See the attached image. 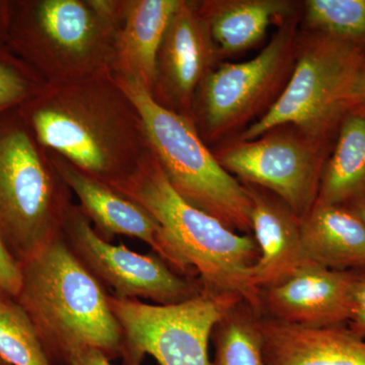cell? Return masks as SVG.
Segmentation results:
<instances>
[{"label":"cell","mask_w":365,"mask_h":365,"mask_svg":"<svg viewBox=\"0 0 365 365\" xmlns=\"http://www.w3.org/2000/svg\"><path fill=\"white\" fill-rule=\"evenodd\" d=\"M19 111L46 150L110 186L150 151L140 113L112 73L46 83Z\"/></svg>","instance_id":"1"},{"label":"cell","mask_w":365,"mask_h":365,"mask_svg":"<svg viewBox=\"0 0 365 365\" xmlns=\"http://www.w3.org/2000/svg\"><path fill=\"white\" fill-rule=\"evenodd\" d=\"M111 187L155 218L175 272L198 280L204 290L239 294L262 314L261 292L251 277L260 256L253 235L230 230L184 200L150 150L130 176Z\"/></svg>","instance_id":"2"},{"label":"cell","mask_w":365,"mask_h":365,"mask_svg":"<svg viewBox=\"0 0 365 365\" xmlns=\"http://www.w3.org/2000/svg\"><path fill=\"white\" fill-rule=\"evenodd\" d=\"M16 302L28 314L52 365L86 348L121 359L124 337L105 287L59 235L21 264Z\"/></svg>","instance_id":"3"},{"label":"cell","mask_w":365,"mask_h":365,"mask_svg":"<svg viewBox=\"0 0 365 365\" xmlns=\"http://www.w3.org/2000/svg\"><path fill=\"white\" fill-rule=\"evenodd\" d=\"M127 0L11 1L7 48L47 83L112 73Z\"/></svg>","instance_id":"4"},{"label":"cell","mask_w":365,"mask_h":365,"mask_svg":"<svg viewBox=\"0 0 365 365\" xmlns=\"http://www.w3.org/2000/svg\"><path fill=\"white\" fill-rule=\"evenodd\" d=\"M72 192L18 109L0 115V239L20 264L62 234Z\"/></svg>","instance_id":"5"},{"label":"cell","mask_w":365,"mask_h":365,"mask_svg":"<svg viewBox=\"0 0 365 365\" xmlns=\"http://www.w3.org/2000/svg\"><path fill=\"white\" fill-rule=\"evenodd\" d=\"M116 81L140 113L150 150L177 193L230 230L251 235L248 189L223 169L193 123L157 104L140 83Z\"/></svg>","instance_id":"6"},{"label":"cell","mask_w":365,"mask_h":365,"mask_svg":"<svg viewBox=\"0 0 365 365\" xmlns=\"http://www.w3.org/2000/svg\"><path fill=\"white\" fill-rule=\"evenodd\" d=\"M302 13L277 26L254 58L220 62L204 78L192 123L209 148L239 135L277 103L297 61Z\"/></svg>","instance_id":"7"},{"label":"cell","mask_w":365,"mask_h":365,"mask_svg":"<svg viewBox=\"0 0 365 365\" xmlns=\"http://www.w3.org/2000/svg\"><path fill=\"white\" fill-rule=\"evenodd\" d=\"M364 60L359 48L300 28L294 72L279 100L234 138L252 140L289 124L316 138L335 141Z\"/></svg>","instance_id":"8"},{"label":"cell","mask_w":365,"mask_h":365,"mask_svg":"<svg viewBox=\"0 0 365 365\" xmlns=\"http://www.w3.org/2000/svg\"><path fill=\"white\" fill-rule=\"evenodd\" d=\"M242 300L232 292L204 289L167 306L108 295L123 332V364L141 365L150 355L160 365H211L208 346L213 329Z\"/></svg>","instance_id":"9"},{"label":"cell","mask_w":365,"mask_h":365,"mask_svg":"<svg viewBox=\"0 0 365 365\" xmlns=\"http://www.w3.org/2000/svg\"><path fill=\"white\" fill-rule=\"evenodd\" d=\"M334 143L285 124L252 140L232 138L210 150L230 175L242 184L271 192L302 220L318 198L322 175Z\"/></svg>","instance_id":"10"},{"label":"cell","mask_w":365,"mask_h":365,"mask_svg":"<svg viewBox=\"0 0 365 365\" xmlns=\"http://www.w3.org/2000/svg\"><path fill=\"white\" fill-rule=\"evenodd\" d=\"M67 246L103 285L122 299L179 304L203 292L198 280L175 272L157 255L139 254L102 239L81 207L72 204L62 228Z\"/></svg>","instance_id":"11"},{"label":"cell","mask_w":365,"mask_h":365,"mask_svg":"<svg viewBox=\"0 0 365 365\" xmlns=\"http://www.w3.org/2000/svg\"><path fill=\"white\" fill-rule=\"evenodd\" d=\"M199 0H181L158 53L151 98L192 122L194 101L204 78L220 62Z\"/></svg>","instance_id":"12"},{"label":"cell","mask_w":365,"mask_h":365,"mask_svg":"<svg viewBox=\"0 0 365 365\" xmlns=\"http://www.w3.org/2000/svg\"><path fill=\"white\" fill-rule=\"evenodd\" d=\"M360 273L307 261L287 282L261 290L262 314L313 328L347 325Z\"/></svg>","instance_id":"13"},{"label":"cell","mask_w":365,"mask_h":365,"mask_svg":"<svg viewBox=\"0 0 365 365\" xmlns=\"http://www.w3.org/2000/svg\"><path fill=\"white\" fill-rule=\"evenodd\" d=\"M55 168L72 193L78 197L83 212L93 223L97 234L111 242L117 235L135 237L145 242L172 268L169 249L155 218L110 185L81 172L66 158L48 150Z\"/></svg>","instance_id":"14"},{"label":"cell","mask_w":365,"mask_h":365,"mask_svg":"<svg viewBox=\"0 0 365 365\" xmlns=\"http://www.w3.org/2000/svg\"><path fill=\"white\" fill-rule=\"evenodd\" d=\"M244 185L251 197L252 232L260 251L251 269L252 282L261 292L287 282L309 259L302 246L299 218L271 192Z\"/></svg>","instance_id":"15"},{"label":"cell","mask_w":365,"mask_h":365,"mask_svg":"<svg viewBox=\"0 0 365 365\" xmlns=\"http://www.w3.org/2000/svg\"><path fill=\"white\" fill-rule=\"evenodd\" d=\"M266 365H365V339L347 325L313 328L261 314Z\"/></svg>","instance_id":"16"},{"label":"cell","mask_w":365,"mask_h":365,"mask_svg":"<svg viewBox=\"0 0 365 365\" xmlns=\"http://www.w3.org/2000/svg\"><path fill=\"white\" fill-rule=\"evenodd\" d=\"M180 2L181 0H127L110 66L114 78L135 81L150 93L158 50Z\"/></svg>","instance_id":"17"},{"label":"cell","mask_w":365,"mask_h":365,"mask_svg":"<svg viewBox=\"0 0 365 365\" xmlns=\"http://www.w3.org/2000/svg\"><path fill=\"white\" fill-rule=\"evenodd\" d=\"M198 6L222 60L256 48L271 26L302 13V2L292 0H199Z\"/></svg>","instance_id":"18"},{"label":"cell","mask_w":365,"mask_h":365,"mask_svg":"<svg viewBox=\"0 0 365 365\" xmlns=\"http://www.w3.org/2000/svg\"><path fill=\"white\" fill-rule=\"evenodd\" d=\"M307 258L337 271H365V222L348 205L314 203L300 220Z\"/></svg>","instance_id":"19"},{"label":"cell","mask_w":365,"mask_h":365,"mask_svg":"<svg viewBox=\"0 0 365 365\" xmlns=\"http://www.w3.org/2000/svg\"><path fill=\"white\" fill-rule=\"evenodd\" d=\"M365 197V104L353 103L339 125L316 203L351 205Z\"/></svg>","instance_id":"20"},{"label":"cell","mask_w":365,"mask_h":365,"mask_svg":"<svg viewBox=\"0 0 365 365\" xmlns=\"http://www.w3.org/2000/svg\"><path fill=\"white\" fill-rule=\"evenodd\" d=\"M261 314L242 300L213 329L211 365H266L262 349Z\"/></svg>","instance_id":"21"},{"label":"cell","mask_w":365,"mask_h":365,"mask_svg":"<svg viewBox=\"0 0 365 365\" xmlns=\"http://www.w3.org/2000/svg\"><path fill=\"white\" fill-rule=\"evenodd\" d=\"M300 28L354 46L365 53V0H306Z\"/></svg>","instance_id":"22"},{"label":"cell","mask_w":365,"mask_h":365,"mask_svg":"<svg viewBox=\"0 0 365 365\" xmlns=\"http://www.w3.org/2000/svg\"><path fill=\"white\" fill-rule=\"evenodd\" d=\"M0 359L11 365H52L25 309L4 295H0Z\"/></svg>","instance_id":"23"},{"label":"cell","mask_w":365,"mask_h":365,"mask_svg":"<svg viewBox=\"0 0 365 365\" xmlns=\"http://www.w3.org/2000/svg\"><path fill=\"white\" fill-rule=\"evenodd\" d=\"M46 81L9 48L0 49V115L35 97Z\"/></svg>","instance_id":"24"},{"label":"cell","mask_w":365,"mask_h":365,"mask_svg":"<svg viewBox=\"0 0 365 365\" xmlns=\"http://www.w3.org/2000/svg\"><path fill=\"white\" fill-rule=\"evenodd\" d=\"M21 284V264L0 239V295L16 299Z\"/></svg>","instance_id":"25"},{"label":"cell","mask_w":365,"mask_h":365,"mask_svg":"<svg viewBox=\"0 0 365 365\" xmlns=\"http://www.w3.org/2000/svg\"><path fill=\"white\" fill-rule=\"evenodd\" d=\"M351 332L365 339V271L359 274L353 290L351 316L347 323Z\"/></svg>","instance_id":"26"},{"label":"cell","mask_w":365,"mask_h":365,"mask_svg":"<svg viewBox=\"0 0 365 365\" xmlns=\"http://www.w3.org/2000/svg\"><path fill=\"white\" fill-rule=\"evenodd\" d=\"M66 365H113L104 353L93 348H86L72 354Z\"/></svg>","instance_id":"27"},{"label":"cell","mask_w":365,"mask_h":365,"mask_svg":"<svg viewBox=\"0 0 365 365\" xmlns=\"http://www.w3.org/2000/svg\"><path fill=\"white\" fill-rule=\"evenodd\" d=\"M11 1L0 0V49L7 48L9 24H11Z\"/></svg>","instance_id":"28"},{"label":"cell","mask_w":365,"mask_h":365,"mask_svg":"<svg viewBox=\"0 0 365 365\" xmlns=\"http://www.w3.org/2000/svg\"><path fill=\"white\" fill-rule=\"evenodd\" d=\"M353 103L365 104V60L360 68L355 85L353 86L352 104Z\"/></svg>","instance_id":"29"},{"label":"cell","mask_w":365,"mask_h":365,"mask_svg":"<svg viewBox=\"0 0 365 365\" xmlns=\"http://www.w3.org/2000/svg\"><path fill=\"white\" fill-rule=\"evenodd\" d=\"M348 206H351V207L356 211L357 215H359L360 217H361V220L365 222V197L359 199V201L351 204V205Z\"/></svg>","instance_id":"30"},{"label":"cell","mask_w":365,"mask_h":365,"mask_svg":"<svg viewBox=\"0 0 365 365\" xmlns=\"http://www.w3.org/2000/svg\"><path fill=\"white\" fill-rule=\"evenodd\" d=\"M0 365H11V364H7V362L4 361V360H2L1 359H0Z\"/></svg>","instance_id":"31"}]
</instances>
